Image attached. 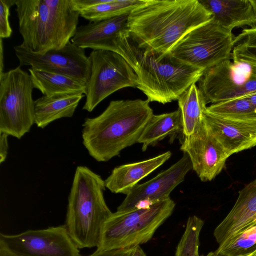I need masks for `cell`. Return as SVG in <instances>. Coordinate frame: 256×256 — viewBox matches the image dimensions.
<instances>
[{"label": "cell", "instance_id": "d6986e66", "mask_svg": "<svg viewBox=\"0 0 256 256\" xmlns=\"http://www.w3.org/2000/svg\"><path fill=\"white\" fill-rule=\"evenodd\" d=\"M170 151L155 157L116 167L104 180L106 187L114 194H127L138 182L162 165L171 156Z\"/></svg>", "mask_w": 256, "mask_h": 256}, {"label": "cell", "instance_id": "4dcf8cb0", "mask_svg": "<svg viewBox=\"0 0 256 256\" xmlns=\"http://www.w3.org/2000/svg\"><path fill=\"white\" fill-rule=\"evenodd\" d=\"M8 135L4 132H0V163L4 162L8 154Z\"/></svg>", "mask_w": 256, "mask_h": 256}, {"label": "cell", "instance_id": "e0dca14e", "mask_svg": "<svg viewBox=\"0 0 256 256\" xmlns=\"http://www.w3.org/2000/svg\"><path fill=\"white\" fill-rule=\"evenodd\" d=\"M128 14L78 26L71 42L82 48L112 51L120 35L128 30Z\"/></svg>", "mask_w": 256, "mask_h": 256}, {"label": "cell", "instance_id": "d6a6232c", "mask_svg": "<svg viewBox=\"0 0 256 256\" xmlns=\"http://www.w3.org/2000/svg\"><path fill=\"white\" fill-rule=\"evenodd\" d=\"M0 256H18L0 247Z\"/></svg>", "mask_w": 256, "mask_h": 256}, {"label": "cell", "instance_id": "7c38bea8", "mask_svg": "<svg viewBox=\"0 0 256 256\" xmlns=\"http://www.w3.org/2000/svg\"><path fill=\"white\" fill-rule=\"evenodd\" d=\"M20 66L30 68L66 75L87 84L91 72V64L84 48L71 41L58 50L35 53L20 45L14 47Z\"/></svg>", "mask_w": 256, "mask_h": 256}, {"label": "cell", "instance_id": "d4e9b609", "mask_svg": "<svg viewBox=\"0 0 256 256\" xmlns=\"http://www.w3.org/2000/svg\"><path fill=\"white\" fill-rule=\"evenodd\" d=\"M206 110L230 119L256 120V108L246 96L211 104Z\"/></svg>", "mask_w": 256, "mask_h": 256}, {"label": "cell", "instance_id": "ffe728a7", "mask_svg": "<svg viewBox=\"0 0 256 256\" xmlns=\"http://www.w3.org/2000/svg\"><path fill=\"white\" fill-rule=\"evenodd\" d=\"M83 94H56L44 96L35 100V124L44 128L54 121L71 118Z\"/></svg>", "mask_w": 256, "mask_h": 256}, {"label": "cell", "instance_id": "83f0119b", "mask_svg": "<svg viewBox=\"0 0 256 256\" xmlns=\"http://www.w3.org/2000/svg\"><path fill=\"white\" fill-rule=\"evenodd\" d=\"M203 225L204 222L198 216H193L188 218L175 256H199V238Z\"/></svg>", "mask_w": 256, "mask_h": 256}, {"label": "cell", "instance_id": "1f68e13d", "mask_svg": "<svg viewBox=\"0 0 256 256\" xmlns=\"http://www.w3.org/2000/svg\"><path fill=\"white\" fill-rule=\"evenodd\" d=\"M132 256H146L140 246L135 247Z\"/></svg>", "mask_w": 256, "mask_h": 256}, {"label": "cell", "instance_id": "d590c367", "mask_svg": "<svg viewBox=\"0 0 256 256\" xmlns=\"http://www.w3.org/2000/svg\"><path fill=\"white\" fill-rule=\"evenodd\" d=\"M206 256H217L214 254V253L213 252H209ZM256 256V250L249 254H245V255H243V256Z\"/></svg>", "mask_w": 256, "mask_h": 256}, {"label": "cell", "instance_id": "603a6c76", "mask_svg": "<svg viewBox=\"0 0 256 256\" xmlns=\"http://www.w3.org/2000/svg\"><path fill=\"white\" fill-rule=\"evenodd\" d=\"M178 101L182 116V134L184 136H188L201 126L206 104L196 84H192Z\"/></svg>", "mask_w": 256, "mask_h": 256}, {"label": "cell", "instance_id": "2e32d148", "mask_svg": "<svg viewBox=\"0 0 256 256\" xmlns=\"http://www.w3.org/2000/svg\"><path fill=\"white\" fill-rule=\"evenodd\" d=\"M256 223V179L238 192V198L226 218L216 228L214 235L220 244Z\"/></svg>", "mask_w": 256, "mask_h": 256}, {"label": "cell", "instance_id": "4fadbf2b", "mask_svg": "<svg viewBox=\"0 0 256 256\" xmlns=\"http://www.w3.org/2000/svg\"><path fill=\"white\" fill-rule=\"evenodd\" d=\"M180 150L188 156L193 170L202 182L210 181L218 176L229 157L204 120L196 132L184 136Z\"/></svg>", "mask_w": 256, "mask_h": 256}, {"label": "cell", "instance_id": "6da1fadb", "mask_svg": "<svg viewBox=\"0 0 256 256\" xmlns=\"http://www.w3.org/2000/svg\"><path fill=\"white\" fill-rule=\"evenodd\" d=\"M212 18L198 0H144L129 14L128 27L140 47L164 54L188 32Z\"/></svg>", "mask_w": 256, "mask_h": 256}, {"label": "cell", "instance_id": "277c9868", "mask_svg": "<svg viewBox=\"0 0 256 256\" xmlns=\"http://www.w3.org/2000/svg\"><path fill=\"white\" fill-rule=\"evenodd\" d=\"M22 47L43 53L65 46L74 36L80 12L71 0H16Z\"/></svg>", "mask_w": 256, "mask_h": 256}, {"label": "cell", "instance_id": "f546056e", "mask_svg": "<svg viewBox=\"0 0 256 256\" xmlns=\"http://www.w3.org/2000/svg\"><path fill=\"white\" fill-rule=\"evenodd\" d=\"M134 248L100 252L96 250L88 256H132Z\"/></svg>", "mask_w": 256, "mask_h": 256}, {"label": "cell", "instance_id": "7402d4cb", "mask_svg": "<svg viewBox=\"0 0 256 256\" xmlns=\"http://www.w3.org/2000/svg\"><path fill=\"white\" fill-rule=\"evenodd\" d=\"M182 116L180 109L160 114H153L141 134L138 143L143 151L148 146H154L168 136L182 132Z\"/></svg>", "mask_w": 256, "mask_h": 256}, {"label": "cell", "instance_id": "5b68a950", "mask_svg": "<svg viewBox=\"0 0 256 256\" xmlns=\"http://www.w3.org/2000/svg\"><path fill=\"white\" fill-rule=\"evenodd\" d=\"M106 188L100 175L86 166L76 168L64 225L79 249L100 244L104 224L112 213L104 200Z\"/></svg>", "mask_w": 256, "mask_h": 256}, {"label": "cell", "instance_id": "30bf717a", "mask_svg": "<svg viewBox=\"0 0 256 256\" xmlns=\"http://www.w3.org/2000/svg\"><path fill=\"white\" fill-rule=\"evenodd\" d=\"M198 88L206 104H216L256 92V67L228 59L204 70Z\"/></svg>", "mask_w": 256, "mask_h": 256}, {"label": "cell", "instance_id": "ac0fdd59", "mask_svg": "<svg viewBox=\"0 0 256 256\" xmlns=\"http://www.w3.org/2000/svg\"><path fill=\"white\" fill-rule=\"evenodd\" d=\"M222 28L256 26V13L250 0H198Z\"/></svg>", "mask_w": 256, "mask_h": 256}, {"label": "cell", "instance_id": "9a60e30c", "mask_svg": "<svg viewBox=\"0 0 256 256\" xmlns=\"http://www.w3.org/2000/svg\"><path fill=\"white\" fill-rule=\"evenodd\" d=\"M203 120L228 156L256 146V120L227 118L208 112L206 109Z\"/></svg>", "mask_w": 256, "mask_h": 256}, {"label": "cell", "instance_id": "484cf974", "mask_svg": "<svg viewBox=\"0 0 256 256\" xmlns=\"http://www.w3.org/2000/svg\"><path fill=\"white\" fill-rule=\"evenodd\" d=\"M256 250V223L229 238L213 252L217 256H240Z\"/></svg>", "mask_w": 256, "mask_h": 256}, {"label": "cell", "instance_id": "4316f807", "mask_svg": "<svg viewBox=\"0 0 256 256\" xmlns=\"http://www.w3.org/2000/svg\"><path fill=\"white\" fill-rule=\"evenodd\" d=\"M231 58L256 67V26L244 28L235 36Z\"/></svg>", "mask_w": 256, "mask_h": 256}, {"label": "cell", "instance_id": "f1b7e54d", "mask_svg": "<svg viewBox=\"0 0 256 256\" xmlns=\"http://www.w3.org/2000/svg\"><path fill=\"white\" fill-rule=\"evenodd\" d=\"M16 0H0V37L1 38H10L12 29L9 22L10 9L15 4Z\"/></svg>", "mask_w": 256, "mask_h": 256}, {"label": "cell", "instance_id": "836d02e7", "mask_svg": "<svg viewBox=\"0 0 256 256\" xmlns=\"http://www.w3.org/2000/svg\"><path fill=\"white\" fill-rule=\"evenodd\" d=\"M246 97L256 108V92L253 93L250 95L246 96Z\"/></svg>", "mask_w": 256, "mask_h": 256}, {"label": "cell", "instance_id": "cb8c5ba5", "mask_svg": "<svg viewBox=\"0 0 256 256\" xmlns=\"http://www.w3.org/2000/svg\"><path fill=\"white\" fill-rule=\"evenodd\" d=\"M144 0H102V2L80 10V16L90 22L100 21L130 14Z\"/></svg>", "mask_w": 256, "mask_h": 256}, {"label": "cell", "instance_id": "5bb4252c", "mask_svg": "<svg viewBox=\"0 0 256 256\" xmlns=\"http://www.w3.org/2000/svg\"><path fill=\"white\" fill-rule=\"evenodd\" d=\"M192 169L188 156H182L166 170L152 179L137 184L126 195L117 211H126L139 206L142 203L151 204L167 199L176 186L182 182L188 172Z\"/></svg>", "mask_w": 256, "mask_h": 256}, {"label": "cell", "instance_id": "9c48e42d", "mask_svg": "<svg viewBox=\"0 0 256 256\" xmlns=\"http://www.w3.org/2000/svg\"><path fill=\"white\" fill-rule=\"evenodd\" d=\"M88 57L91 72L82 110L91 112L116 91L126 87L136 88L137 76L120 54L110 50H92Z\"/></svg>", "mask_w": 256, "mask_h": 256}, {"label": "cell", "instance_id": "ba28073f", "mask_svg": "<svg viewBox=\"0 0 256 256\" xmlns=\"http://www.w3.org/2000/svg\"><path fill=\"white\" fill-rule=\"evenodd\" d=\"M235 36L212 18L185 34L169 52L180 61L206 70L231 58Z\"/></svg>", "mask_w": 256, "mask_h": 256}, {"label": "cell", "instance_id": "52a82bcc", "mask_svg": "<svg viewBox=\"0 0 256 256\" xmlns=\"http://www.w3.org/2000/svg\"><path fill=\"white\" fill-rule=\"evenodd\" d=\"M34 86L20 66L0 74V132L20 139L35 124Z\"/></svg>", "mask_w": 256, "mask_h": 256}, {"label": "cell", "instance_id": "44dd1931", "mask_svg": "<svg viewBox=\"0 0 256 256\" xmlns=\"http://www.w3.org/2000/svg\"><path fill=\"white\" fill-rule=\"evenodd\" d=\"M28 72L34 86L44 96L86 92L87 84L72 77L30 68Z\"/></svg>", "mask_w": 256, "mask_h": 256}, {"label": "cell", "instance_id": "7a4b0ae2", "mask_svg": "<svg viewBox=\"0 0 256 256\" xmlns=\"http://www.w3.org/2000/svg\"><path fill=\"white\" fill-rule=\"evenodd\" d=\"M113 52L122 56L133 69L137 76L136 88L150 102L165 104L178 100L204 72L170 52L162 54L140 47L128 30L120 35Z\"/></svg>", "mask_w": 256, "mask_h": 256}, {"label": "cell", "instance_id": "e575fe53", "mask_svg": "<svg viewBox=\"0 0 256 256\" xmlns=\"http://www.w3.org/2000/svg\"><path fill=\"white\" fill-rule=\"evenodd\" d=\"M3 55H2V38H0V74H2L4 72H2L3 69Z\"/></svg>", "mask_w": 256, "mask_h": 256}, {"label": "cell", "instance_id": "8fae6325", "mask_svg": "<svg viewBox=\"0 0 256 256\" xmlns=\"http://www.w3.org/2000/svg\"><path fill=\"white\" fill-rule=\"evenodd\" d=\"M0 247L18 256H82L64 225L0 234Z\"/></svg>", "mask_w": 256, "mask_h": 256}, {"label": "cell", "instance_id": "3957f363", "mask_svg": "<svg viewBox=\"0 0 256 256\" xmlns=\"http://www.w3.org/2000/svg\"><path fill=\"white\" fill-rule=\"evenodd\" d=\"M146 100H112L99 116L85 118L82 144L99 162L118 155L138 142L153 111Z\"/></svg>", "mask_w": 256, "mask_h": 256}, {"label": "cell", "instance_id": "8992f818", "mask_svg": "<svg viewBox=\"0 0 256 256\" xmlns=\"http://www.w3.org/2000/svg\"><path fill=\"white\" fill-rule=\"evenodd\" d=\"M174 207V202L169 198L126 211L116 210L106 222L96 250L129 248L146 243Z\"/></svg>", "mask_w": 256, "mask_h": 256}]
</instances>
